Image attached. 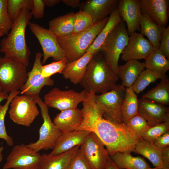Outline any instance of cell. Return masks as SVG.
Masks as SVG:
<instances>
[{
    "label": "cell",
    "mask_w": 169,
    "mask_h": 169,
    "mask_svg": "<svg viewBox=\"0 0 169 169\" xmlns=\"http://www.w3.org/2000/svg\"><path fill=\"white\" fill-rule=\"evenodd\" d=\"M95 94L88 93L87 98L82 102L83 119L75 131L95 133L104 144L110 156L117 152H133L140 136L125 123L116 124L103 118L95 102Z\"/></svg>",
    "instance_id": "1"
},
{
    "label": "cell",
    "mask_w": 169,
    "mask_h": 169,
    "mask_svg": "<svg viewBox=\"0 0 169 169\" xmlns=\"http://www.w3.org/2000/svg\"><path fill=\"white\" fill-rule=\"evenodd\" d=\"M32 16L31 11L23 9L13 23L11 31L0 42V53L4 57L12 59L26 67L29 64L30 50L25 40V31Z\"/></svg>",
    "instance_id": "2"
},
{
    "label": "cell",
    "mask_w": 169,
    "mask_h": 169,
    "mask_svg": "<svg viewBox=\"0 0 169 169\" xmlns=\"http://www.w3.org/2000/svg\"><path fill=\"white\" fill-rule=\"evenodd\" d=\"M119 79L107 64L100 52L88 63L80 84L88 93L101 94L111 90Z\"/></svg>",
    "instance_id": "3"
},
{
    "label": "cell",
    "mask_w": 169,
    "mask_h": 169,
    "mask_svg": "<svg viewBox=\"0 0 169 169\" xmlns=\"http://www.w3.org/2000/svg\"><path fill=\"white\" fill-rule=\"evenodd\" d=\"M109 17L94 24L89 28L77 33L57 36L58 42L65 52L69 62L81 57L107 23Z\"/></svg>",
    "instance_id": "4"
},
{
    "label": "cell",
    "mask_w": 169,
    "mask_h": 169,
    "mask_svg": "<svg viewBox=\"0 0 169 169\" xmlns=\"http://www.w3.org/2000/svg\"><path fill=\"white\" fill-rule=\"evenodd\" d=\"M129 39L126 25L122 19L109 34L101 48V52L107 64L117 75L119 60Z\"/></svg>",
    "instance_id": "5"
},
{
    "label": "cell",
    "mask_w": 169,
    "mask_h": 169,
    "mask_svg": "<svg viewBox=\"0 0 169 169\" xmlns=\"http://www.w3.org/2000/svg\"><path fill=\"white\" fill-rule=\"evenodd\" d=\"M126 88L117 84L108 92L95 94V102L103 118L116 124L123 123L121 108Z\"/></svg>",
    "instance_id": "6"
},
{
    "label": "cell",
    "mask_w": 169,
    "mask_h": 169,
    "mask_svg": "<svg viewBox=\"0 0 169 169\" xmlns=\"http://www.w3.org/2000/svg\"><path fill=\"white\" fill-rule=\"evenodd\" d=\"M27 67L11 58L0 56V88L7 93L19 90L28 78Z\"/></svg>",
    "instance_id": "7"
},
{
    "label": "cell",
    "mask_w": 169,
    "mask_h": 169,
    "mask_svg": "<svg viewBox=\"0 0 169 169\" xmlns=\"http://www.w3.org/2000/svg\"><path fill=\"white\" fill-rule=\"evenodd\" d=\"M40 107L43 122L39 130V137L35 142L27 146L37 152L44 150L53 149L62 133L51 120L49 107L39 96L33 98Z\"/></svg>",
    "instance_id": "8"
},
{
    "label": "cell",
    "mask_w": 169,
    "mask_h": 169,
    "mask_svg": "<svg viewBox=\"0 0 169 169\" xmlns=\"http://www.w3.org/2000/svg\"><path fill=\"white\" fill-rule=\"evenodd\" d=\"M43 156L39 152L21 144L14 146L8 156L3 169L39 168Z\"/></svg>",
    "instance_id": "9"
},
{
    "label": "cell",
    "mask_w": 169,
    "mask_h": 169,
    "mask_svg": "<svg viewBox=\"0 0 169 169\" xmlns=\"http://www.w3.org/2000/svg\"><path fill=\"white\" fill-rule=\"evenodd\" d=\"M36 104L30 96H16L10 104V119L16 124L29 127L39 113Z\"/></svg>",
    "instance_id": "10"
},
{
    "label": "cell",
    "mask_w": 169,
    "mask_h": 169,
    "mask_svg": "<svg viewBox=\"0 0 169 169\" xmlns=\"http://www.w3.org/2000/svg\"><path fill=\"white\" fill-rule=\"evenodd\" d=\"M105 147L98 137L90 132L79 150L93 169H105L110 159Z\"/></svg>",
    "instance_id": "11"
},
{
    "label": "cell",
    "mask_w": 169,
    "mask_h": 169,
    "mask_svg": "<svg viewBox=\"0 0 169 169\" xmlns=\"http://www.w3.org/2000/svg\"><path fill=\"white\" fill-rule=\"evenodd\" d=\"M88 96V93L84 90L78 92L73 89L62 90L54 87L45 95L44 102L48 107L62 111L77 108Z\"/></svg>",
    "instance_id": "12"
},
{
    "label": "cell",
    "mask_w": 169,
    "mask_h": 169,
    "mask_svg": "<svg viewBox=\"0 0 169 169\" xmlns=\"http://www.w3.org/2000/svg\"><path fill=\"white\" fill-rule=\"evenodd\" d=\"M28 25L42 47L43 57L42 65L50 57L52 58L54 61L66 58L65 52L59 45L57 36L54 34L38 24L30 23Z\"/></svg>",
    "instance_id": "13"
},
{
    "label": "cell",
    "mask_w": 169,
    "mask_h": 169,
    "mask_svg": "<svg viewBox=\"0 0 169 169\" xmlns=\"http://www.w3.org/2000/svg\"><path fill=\"white\" fill-rule=\"evenodd\" d=\"M43 54L37 53L31 70L28 72L27 80L22 88L20 93L32 97L39 96L42 88L45 86H52L54 84V80L50 77L44 78L41 74V58Z\"/></svg>",
    "instance_id": "14"
},
{
    "label": "cell",
    "mask_w": 169,
    "mask_h": 169,
    "mask_svg": "<svg viewBox=\"0 0 169 169\" xmlns=\"http://www.w3.org/2000/svg\"><path fill=\"white\" fill-rule=\"evenodd\" d=\"M154 48L148 39L135 32L129 35L128 44L121 54V59L126 61L145 59Z\"/></svg>",
    "instance_id": "15"
},
{
    "label": "cell",
    "mask_w": 169,
    "mask_h": 169,
    "mask_svg": "<svg viewBox=\"0 0 169 169\" xmlns=\"http://www.w3.org/2000/svg\"><path fill=\"white\" fill-rule=\"evenodd\" d=\"M138 113L151 127L164 122H169V108L151 100L138 99Z\"/></svg>",
    "instance_id": "16"
},
{
    "label": "cell",
    "mask_w": 169,
    "mask_h": 169,
    "mask_svg": "<svg viewBox=\"0 0 169 169\" xmlns=\"http://www.w3.org/2000/svg\"><path fill=\"white\" fill-rule=\"evenodd\" d=\"M117 9L122 19L125 22L129 35L136 31H140V0H119Z\"/></svg>",
    "instance_id": "17"
},
{
    "label": "cell",
    "mask_w": 169,
    "mask_h": 169,
    "mask_svg": "<svg viewBox=\"0 0 169 169\" xmlns=\"http://www.w3.org/2000/svg\"><path fill=\"white\" fill-rule=\"evenodd\" d=\"M169 0H141V13L157 25L166 27L168 22Z\"/></svg>",
    "instance_id": "18"
},
{
    "label": "cell",
    "mask_w": 169,
    "mask_h": 169,
    "mask_svg": "<svg viewBox=\"0 0 169 169\" xmlns=\"http://www.w3.org/2000/svg\"><path fill=\"white\" fill-rule=\"evenodd\" d=\"M119 1L117 0H86L80 4V10L85 11L89 14L92 18L94 24L102 21L116 9Z\"/></svg>",
    "instance_id": "19"
},
{
    "label": "cell",
    "mask_w": 169,
    "mask_h": 169,
    "mask_svg": "<svg viewBox=\"0 0 169 169\" xmlns=\"http://www.w3.org/2000/svg\"><path fill=\"white\" fill-rule=\"evenodd\" d=\"M90 132L85 130L74 131L62 133L52 151L49 154L54 156L65 152L84 142Z\"/></svg>",
    "instance_id": "20"
},
{
    "label": "cell",
    "mask_w": 169,
    "mask_h": 169,
    "mask_svg": "<svg viewBox=\"0 0 169 169\" xmlns=\"http://www.w3.org/2000/svg\"><path fill=\"white\" fill-rule=\"evenodd\" d=\"M83 119L81 110L77 108L61 111L53 122L62 133L76 130Z\"/></svg>",
    "instance_id": "21"
},
{
    "label": "cell",
    "mask_w": 169,
    "mask_h": 169,
    "mask_svg": "<svg viewBox=\"0 0 169 169\" xmlns=\"http://www.w3.org/2000/svg\"><path fill=\"white\" fill-rule=\"evenodd\" d=\"M94 55L86 52L79 59L69 62L62 73L64 78L69 80L74 84H80L85 74L87 65Z\"/></svg>",
    "instance_id": "22"
},
{
    "label": "cell",
    "mask_w": 169,
    "mask_h": 169,
    "mask_svg": "<svg viewBox=\"0 0 169 169\" xmlns=\"http://www.w3.org/2000/svg\"><path fill=\"white\" fill-rule=\"evenodd\" d=\"M79 147V146H76L65 152L54 156L42 154V161L39 169H69Z\"/></svg>",
    "instance_id": "23"
},
{
    "label": "cell",
    "mask_w": 169,
    "mask_h": 169,
    "mask_svg": "<svg viewBox=\"0 0 169 169\" xmlns=\"http://www.w3.org/2000/svg\"><path fill=\"white\" fill-rule=\"evenodd\" d=\"M145 68L144 62L137 60H128L125 64L119 66L117 75L122 80L120 85L126 88L132 87Z\"/></svg>",
    "instance_id": "24"
},
{
    "label": "cell",
    "mask_w": 169,
    "mask_h": 169,
    "mask_svg": "<svg viewBox=\"0 0 169 169\" xmlns=\"http://www.w3.org/2000/svg\"><path fill=\"white\" fill-rule=\"evenodd\" d=\"M110 157L119 169H149L151 167L143 158L133 156L130 152H117Z\"/></svg>",
    "instance_id": "25"
},
{
    "label": "cell",
    "mask_w": 169,
    "mask_h": 169,
    "mask_svg": "<svg viewBox=\"0 0 169 169\" xmlns=\"http://www.w3.org/2000/svg\"><path fill=\"white\" fill-rule=\"evenodd\" d=\"M121 20L117 9L113 11L110 14L107 23L88 48L86 52L95 55L101 52V47L107 37Z\"/></svg>",
    "instance_id": "26"
},
{
    "label": "cell",
    "mask_w": 169,
    "mask_h": 169,
    "mask_svg": "<svg viewBox=\"0 0 169 169\" xmlns=\"http://www.w3.org/2000/svg\"><path fill=\"white\" fill-rule=\"evenodd\" d=\"M161 149L151 143L140 138L136 142L133 152L146 158L155 167L163 165Z\"/></svg>",
    "instance_id": "27"
},
{
    "label": "cell",
    "mask_w": 169,
    "mask_h": 169,
    "mask_svg": "<svg viewBox=\"0 0 169 169\" xmlns=\"http://www.w3.org/2000/svg\"><path fill=\"white\" fill-rule=\"evenodd\" d=\"M139 24L140 33L147 38L154 48L159 49L161 33L164 27L157 25L148 17L141 13L140 18Z\"/></svg>",
    "instance_id": "28"
},
{
    "label": "cell",
    "mask_w": 169,
    "mask_h": 169,
    "mask_svg": "<svg viewBox=\"0 0 169 169\" xmlns=\"http://www.w3.org/2000/svg\"><path fill=\"white\" fill-rule=\"evenodd\" d=\"M74 13L72 12L50 20L49 29L56 36H65L73 33Z\"/></svg>",
    "instance_id": "29"
},
{
    "label": "cell",
    "mask_w": 169,
    "mask_h": 169,
    "mask_svg": "<svg viewBox=\"0 0 169 169\" xmlns=\"http://www.w3.org/2000/svg\"><path fill=\"white\" fill-rule=\"evenodd\" d=\"M141 98L148 99L165 105L169 104V79H161L154 87L142 95Z\"/></svg>",
    "instance_id": "30"
},
{
    "label": "cell",
    "mask_w": 169,
    "mask_h": 169,
    "mask_svg": "<svg viewBox=\"0 0 169 169\" xmlns=\"http://www.w3.org/2000/svg\"><path fill=\"white\" fill-rule=\"evenodd\" d=\"M144 62L146 69L156 73L165 74L169 69V59L158 48H154Z\"/></svg>",
    "instance_id": "31"
},
{
    "label": "cell",
    "mask_w": 169,
    "mask_h": 169,
    "mask_svg": "<svg viewBox=\"0 0 169 169\" xmlns=\"http://www.w3.org/2000/svg\"><path fill=\"white\" fill-rule=\"evenodd\" d=\"M138 109L136 94L132 87L126 88L121 108L123 122L125 124L132 117L138 114Z\"/></svg>",
    "instance_id": "32"
},
{
    "label": "cell",
    "mask_w": 169,
    "mask_h": 169,
    "mask_svg": "<svg viewBox=\"0 0 169 169\" xmlns=\"http://www.w3.org/2000/svg\"><path fill=\"white\" fill-rule=\"evenodd\" d=\"M168 77L166 74L156 73L146 69H144L132 85V89L136 94L144 90L151 83L159 79Z\"/></svg>",
    "instance_id": "33"
},
{
    "label": "cell",
    "mask_w": 169,
    "mask_h": 169,
    "mask_svg": "<svg viewBox=\"0 0 169 169\" xmlns=\"http://www.w3.org/2000/svg\"><path fill=\"white\" fill-rule=\"evenodd\" d=\"M20 93L19 90L12 92L9 94L8 99L4 105L0 104V139L5 141L7 144L11 146L14 144L12 137L9 136L7 132L5 125V118L10 104L13 99Z\"/></svg>",
    "instance_id": "34"
},
{
    "label": "cell",
    "mask_w": 169,
    "mask_h": 169,
    "mask_svg": "<svg viewBox=\"0 0 169 169\" xmlns=\"http://www.w3.org/2000/svg\"><path fill=\"white\" fill-rule=\"evenodd\" d=\"M32 4L33 0H7V11L12 22L18 17L23 9L31 10Z\"/></svg>",
    "instance_id": "35"
},
{
    "label": "cell",
    "mask_w": 169,
    "mask_h": 169,
    "mask_svg": "<svg viewBox=\"0 0 169 169\" xmlns=\"http://www.w3.org/2000/svg\"><path fill=\"white\" fill-rule=\"evenodd\" d=\"M168 131L169 122H164L151 127L141 134V137L153 143L157 139Z\"/></svg>",
    "instance_id": "36"
},
{
    "label": "cell",
    "mask_w": 169,
    "mask_h": 169,
    "mask_svg": "<svg viewBox=\"0 0 169 169\" xmlns=\"http://www.w3.org/2000/svg\"><path fill=\"white\" fill-rule=\"evenodd\" d=\"M94 24L92 18L85 11L80 10L74 13L73 33H77L89 28Z\"/></svg>",
    "instance_id": "37"
},
{
    "label": "cell",
    "mask_w": 169,
    "mask_h": 169,
    "mask_svg": "<svg viewBox=\"0 0 169 169\" xmlns=\"http://www.w3.org/2000/svg\"><path fill=\"white\" fill-rule=\"evenodd\" d=\"M69 62L66 58L57 61L42 65L41 74L44 78H49L57 73L62 74L66 64Z\"/></svg>",
    "instance_id": "38"
},
{
    "label": "cell",
    "mask_w": 169,
    "mask_h": 169,
    "mask_svg": "<svg viewBox=\"0 0 169 169\" xmlns=\"http://www.w3.org/2000/svg\"><path fill=\"white\" fill-rule=\"evenodd\" d=\"M125 124L140 137L142 133L151 127L146 120L139 114L132 117Z\"/></svg>",
    "instance_id": "39"
},
{
    "label": "cell",
    "mask_w": 169,
    "mask_h": 169,
    "mask_svg": "<svg viewBox=\"0 0 169 169\" xmlns=\"http://www.w3.org/2000/svg\"><path fill=\"white\" fill-rule=\"evenodd\" d=\"M7 3V0H0V29H5L8 32L13 23L8 14Z\"/></svg>",
    "instance_id": "40"
},
{
    "label": "cell",
    "mask_w": 169,
    "mask_h": 169,
    "mask_svg": "<svg viewBox=\"0 0 169 169\" xmlns=\"http://www.w3.org/2000/svg\"><path fill=\"white\" fill-rule=\"evenodd\" d=\"M159 49L169 59V27H163L161 33Z\"/></svg>",
    "instance_id": "41"
},
{
    "label": "cell",
    "mask_w": 169,
    "mask_h": 169,
    "mask_svg": "<svg viewBox=\"0 0 169 169\" xmlns=\"http://www.w3.org/2000/svg\"><path fill=\"white\" fill-rule=\"evenodd\" d=\"M69 169H93L79 149Z\"/></svg>",
    "instance_id": "42"
},
{
    "label": "cell",
    "mask_w": 169,
    "mask_h": 169,
    "mask_svg": "<svg viewBox=\"0 0 169 169\" xmlns=\"http://www.w3.org/2000/svg\"><path fill=\"white\" fill-rule=\"evenodd\" d=\"M45 5L43 0H33L32 7L31 11L32 16L36 19L44 16Z\"/></svg>",
    "instance_id": "43"
},
{
    "label": "cell",
    "mask_w": 169,
    "mask_h": 169,
    "mask_svg": "<svg viewBox=\"0 0 169 169\" xmlns=\"http://www.w3.org/2000/svg\"><path fill=\"white\" fill-rule=\"evenodd\" d=\"M159 148H162L169 145V131L157 139L153 143Z\"/></svg>",
    "instance_id": "44"
},
{
    "label": "cell",
    "mask_w": 169,
    "mask_h": 169,
    "mask_svg": "<svg viewBox=\"0 0 169 169\" xmlns=\"http://www.w3.org/2000/svg\"><path fill=\"white\" fill-rule=\"evenodd\" d=\"M161 160L163 165L169 166V147L167 146L161 149Z\"/></svg>",
    "instance_id": "45"
},
{
    "label": "cell",
    "mask_w": 169,
    "mask_h": 169,
    "mask_svg": "<svg viewBox=\"0 0 169 169\" xmlns=\"http://www.w3.org/2000/svg\"><path fill=\"white\" fill-rule=\"evenodd\" d=\"M61 1L67 6L73 8L79 7L81 4L79 0H62Z\"/></svg>",
    "instance_id": "46"
},
{
    "label": "cell",
    "mask_w": 169,
    "mask_h": 169,
    "mask_svg": "<svg viewBox=\"0 0 169 169\" xmlns=\"http://www.w3.org/2000/svg\"><path fill=\"white\" fill-rule=\"evenodd\" d=\"M45 6L53 7L59 4L61 1L60 0H43Z\"/></svg>",
    "instance_id": "47"
},
{
    "label": "cell",
    "mask_w": 169,
    "mask_h": 169,
    "mask_svg": "<svg viewBox=\"0 0 169 169\" xmlns=\"http://www.w3.org/2000/svg\"><path fill=\"white\" fill-rule=\"evenodd\" d=\"M105 169H119L115 164L112 160L110 159Z\"/></svg>",
    "instance_id": "48"
},
{
    "label": "cell",
    "mask_w": 169,
    "mask_h": 169,
    "mask_svg": "<svg viewBox=\"0 0 169 169\" xmlns=\"http://www.w3.org/2000/svg\"><path fill=\"white\" fill-rule=\"evenodd\" d=\"M9 94L2 91H0V103L3 101L8 99Z\"/></svg>",
    "instance_id": "49"
},
{
    "label": "cell",
    "mask_w": 169,
    "mask_h": 169,
    "mask_svg": "<svg viewBox=\"0 0 169 169\" xmlns=\"http://www.w3.org/2000/svg\"><path fill=\"white\" fill-rule=\"evenodd\" d=\"M149 169H169V166L163 165L161 166L155 167L153 168L150 167Z\"/></svg>",
    "instance_id": "50"
},
{
    "label": "cell",
    "mask_w": 169,
    "mask_h": 169,
    "mask_svg": "<svg viewBox=\"0 0 169 169\" xmlns=\"http://www.w3.org/2000/svg\"><path fill=\"white\" fill-rule=\"evenodd\" d=\"M8 34V32L4 29H0V37Z\"/></svg>",
    "instance_id": "51"
},
{
    "label": "cell",
    "mask_w": 169,
    "mask_h": 169,
    "mask_svg": "<svg viewBox=\"0 0 169 169\" xmlns=\"http://www.w3.org/2000/svg\"><path fill=\"white\" fill-rule=\"evenodd\" d=\"M4 149V147L3 146H1L0 147V163L2 162L3 160V154L2 153L3 150Z\"/></svg>",
    "instance_id": "52"
},
{
    "label": "cell",
    "mask_w": 169,
    "mask_h": 169,
    "mask_svg": "<svg viewBox=\"0 0 169 169\" xmlns=\"http://www.w3.org/2000/svg\"><path fill=\"white\" fill-rule=\"evenodd\" d=\"M2 91L1 88H0V91Z\"/></svg>",
    "instance_id": "53"
},
{
    "label": "cell",
    "mask_w": 169,
    "mask_h": 169,
    "mask_svg": "<svg viewBox=\"0 0 169 169\" xmlns=\"http://www.w3.org/2000/svg\"><path fill=\"white\" fill-rule=\"evenodd\" d=\"M39 168H38V169H39Z\"/></svg>",
    "instance_id": "54"
}]
</instances>
